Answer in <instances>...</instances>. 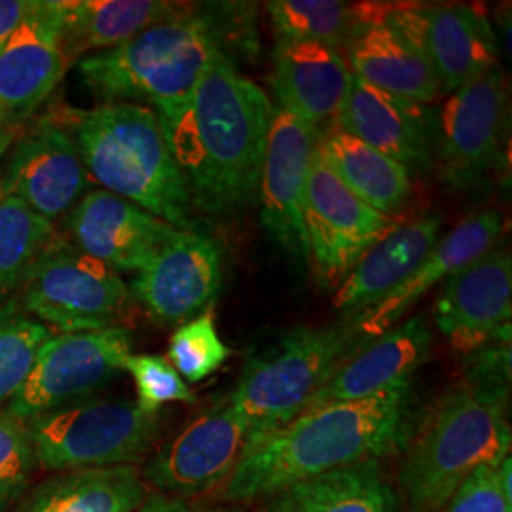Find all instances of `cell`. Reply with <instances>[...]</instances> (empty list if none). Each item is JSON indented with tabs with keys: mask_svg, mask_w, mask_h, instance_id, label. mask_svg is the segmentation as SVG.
Masks as SVG:
<instances>
[{
	"mask_svg": "<svg viewBox=\"0 0 512 512\" xmlns=\"http://www.w3.org/2000/svg\"><path fill=\"white\" fill-rule=\"evenodd\" d=\"M154 112L192 207L228 217L255 202L274 107L230 54L217 55L181 103Z\"/></svg>",
	"mask_w": 512,
	"mask_h": 512,
	"instance_id": "1",
	"label": "cell"
},
{
	"mask_svg": "<svg viewBox=\"0 0 512 512\" xmlns=\"http://www.w3.org/2000/svg\"><path fill=\"white\" fill-rule=\"evenodd\" d=\"M412 382L361 401L304 410L247 450L226 480L224 497L247 503L366 461L403 446L410 429Z\"/></svg>",
	"mask_w": 512,
	"mask_h": 512,
	"instance_id": "2",
	"label": "cell"
},
{
	"mask_svg": "<svg viewBox=\"0 0 512 512\" xmlns=\"http://www.w3.org/2000/svg\"><path fill=\"white\" fill-rule=\"evenodd\" d=\"M73 114L71 135L88 175L177 230H192L183 171L154 110L120 101Z\"/></svg>",
	"mask_w": 512,
	"mask_h": 512,
	"instance_id": "3",
	"label": "cell"
},
{
	"mask_svg": "<svg viewBox=\"0 0 512 512\" xmlns=\"http://www.w3.org/2000/svg\"><path fill=\"white\" fill-rule=\"evenodd\" d=\"M220 6H192L129 38L116 48L78 63L84 84L109 103L147 99L156 109L181 103L196 88L207 65L226 54L232 19Z\"/></svg>",
	"mask_w": 512,
	"mask_h": 512,
	"instance_id": "4",
	"label": "cell"
},
{
	"mask_svg": "<svg viewBox=\"0 0 512 512\" xmlns=\"http://www.w3.org/2000/svg\"><path fill=\"white\" fill-rule=\"evenodd\" d=\"M507 399L461 384L431 410L404 461L403 488L414 512H435L484 465L511 454Z\"/></svg>",
	"mask_w": 512,
	"mask_h": 512,
	"instance_id": "5",
	"label": "cell"
},
{
	"mask_svg": "<svg viewBox=\"0 0 512 512\" xmlns=\"http://www.w3.org/2000/svg\"><path fill=\"white\" fill-rule=\"evenodd\" d=\"M370 340L349 319L291 330L253 355L230 395L247 427L245 452L300 416L334 372Z\"/></svg>",
	"mask_w": 512,
	"mask_h": 512,
	"instance_id": "6",
	"label": "cell"
},
{
	"mask_svg": "<svg viewBox=\"0 0 512 512\" xmlns=\"http://www.w3.org/2000/svg\"><path fill=\"white\" fill-rule=\"evenodd\" d=\"M23 423L37 467L67 473L141 461L160 431V412L126 399H84Z\"/></svg>",
	"mask_w": 512,
	"mask_h": 512,
	"instance_id": "7",
	"label": "cell"
},
{
	"mask_svg": "<svg viewBox=\"0 0 512 512\" xmlns=\"http://www.w3.org/2000/svg\"><path fill=\"white\" fill-rule=\"evenodd\" d=\"M19 293L23 310L63 334L114 327L131 298L120 275L59 238L35 262Z\"/></svg>",
	"mask_w": 512,
	"mask_h": 512,
	"instance_id": "8",
	"label": "cell"
},
{
	"mask_svg": "<svg viewBox=\"0 0 512 512\" xmlns=\"http://www.w3.org/2000/svg\"><path fill=\"white\" fill-rule=\"evenodd\" d=\"M131 342L129 330L122 327L52 336L38 351L25 384L6 404L4 414L27 421L92 399L124 370Z\"/></svg>",
	"mask_w": 512,
	"mask_h": 512,
	"instance_id": "9",
	"label": "cell"
},
{
	"mask_svg": "<svg viewBox=\"0 0 512 512\" xmlns=\"http://www.w3.org/2000/svg\"><path fill=\"white\" fill-rule=\"evenodd\" d=\"M304 217L310 264L325 287L340 285L361 256L393 228V217L361 202L332 173L317 145L311 156Z\"/></svg>",
	"mask_w": 512,
	"mask_h": 512,
	"instance_id": "10",
	"label": "cell"
},
{
	"mask_svg": "<svg viewBox=\"0 0 512 512\" xmlns=\"http://www.w3.org/2000/svg\"><path fill=\"white\" fill-rule=\"evenodd\" d=\"M507 103L501 67L450 93L437 114L435 133L442 183L463 190L494 169L505 137Z\"/></svg>",
	"mask_w": 512,
	"mask_h": 512,
	"instance_id": "11",
	"label": "cell"
},
{
	"mask_svg": "<svg viewBox=\"0 0 512 512\" xmlns=\"http://www.w3.org/2000/svg\"><path fill=\"white\" fill-rule=\"evenodd\" d=\"M385 21L429 59L440 92L454 93L497 69V38L478 10L465 4H387Z\"/></svg>",
	"mask_w": 512,
	"mask_h": 512,
	"instance_id": "12",
	"label": "cell"
},
{
	"mask_svg": "<svg viewBox=\"0 0 512 512\" xmlns=\"http://www.w3.org/2000/svg\"><path fill=\"white\" fill-rule=\"evenodd\" d=\"M224 281L219 243L196 230H179L135 275L129 293L164 325H183L217 302Z\"/></svg>",
	"mask_w": 512,
	"mask_h": 512,
	"instance_id": "13",
	"label": "cell"
},
{
	"mask_svg": "<svg viewBox=\"0 0 512 512\" xmlns=\"http://www.w3.org/2000/svg\"><path fill=\"white\" fill-rule=\"evenodd\" d=\"M317 133L293 114L274 109L258 184L260 222L266 234L298 264H310L306 184Z\"/></svg>",
	"mask_w": 512,
	"mask_h": 512,
	"instance_id": "14",
	"label": "cell"
},
{
	"mask_svg": "<svg viewBox=\"0 0 512 512\" xmlns=\"http://www.w3.org/2000/svg\"><path fill=\"white\" fill-rule=\"evenodd\" d=\"M247 427L232 399L209 406L148 461L145 478L167 494H202L228 480L245 452Z\"/></svg>",
	"mask_w": 512,
	"mask_h": 512,
	"instance_id": "15",
	"label": "cell"
},
{
	"mask_svg": "<svg viewBox=\"0 0 512 512\" xmlns=\"http://www.w3.org/2000/svg\"><path fill=\"white\" fill-rule=\"evenodd\" d=\"M88 171L69 129L52 118L38 120L19 137L0 179L2 196H14L54 222L86 196Z\"/></svg>",
	"mask_w": 512,
	"mask_h": 512,
	"instance_id": "16",
	"label": "cell"
},
{
	"mask_svg": "<svg viewBox=\"0 0 512 512\" xmlns=\"http://www.w3.org/2000/svg\"><path fill=\"white\" fill-rule=\"evenodd\" d=\"M511 317L512 260L505 249H490L452 275L433 308L440 332L463 355L511 338Z\"/></svg>",
	"mask_w": 512,
	"mask_h": 512,
	"instance_id": "17",
	"label": "cell"
},
{
	"mask_svg": "<svg viewBox=\"0 0 512 512\" xmlns=\"http://www.w3.org/2000/svg\"><path fill=\"white\" fill-rule=\"evenodd\" d=\"M61 48V2L38 0L31 16L0 44V118L25 122L50 97L69 69Z\"/></svg>",
	"mask_w": 512,
	"mask_h": 512,
	"instance_id": "18",
	"label": "cell"
},
{
	"mask_svg": "<svg viewBox=\"0 0 512 512\" xmlns=\"http://www.w3.org/2000/svg\"><path fill=\"white\" fill-rule=\"evenodd\" d=\"M76 249L118 272H141L177 228L107 190L86 192L67 215Z\"/></svg>",
	"mask_w": 512,
	"mask_h": 512,
	"instance_id": "19",
	"label": "cell"
},
{
	"mask_svg": "<svg viewBox=\"0 0 512 512\" xmlns=\"http://www.w3.org/2000/svg\"><path fill=\"white\" fill-rule=\"evenodd\" d=\"M336 128L344 129L410 173L435 160L437 114L416 101L382 92L353 74Z\"/></svg>",
	"mask_w": 512,
	"mask_h": 512,
	"instance_id": "20",
	"label": "cell"
},
{
	"mask_svg": "<svg viewBox=\"0 0 512 512\" xmlns=\"http://www.w3.org/2000/svg\"><path fill=\"white\" fill-rule=\"evenodd\" d=\"M353 73L340 48L315 40L277 38L270 84L279 109L317 135L336 126Z\"/></svg>",
	"mask_w": 512,
	"mask_h": 512,
	"instance_id": "21",
	"label": "cell"
},
{
	"mask_svg": "<svg viewBox=\"0 0 512 512\" xmlns=\"http://www.w3.org/2000/svg\"><path fill=\"white\" fill-rule=\"evenodd\" d=\"M433 348V334L423 315L410 317L403 325L370 340L340 366L304 410L323 404L361 401L395 385L414 380L427 363Z\"/></svg>",
	"mask_w": 512,
	"mask_h": 512,
	"instance_id": "22",
	"label": "cell"
},
{
	"mask_svg": "<svg viewBox=\"0 0 512 512\" xmlns=\"http://www.w3.org/2000/svg\"><path fill=\"white\" fill-rule=\"evenodd\" d=\"M501 230L503 219L497 211H482L461 220L454 230L437 241L418 270L401 287L387 294L374 308L353 317L355 325L372 340L384 334L420 302L423 294L494 249Z\"/></svg>",
	"mask_w": 512,
	"mask_h": 512,
	"instance_id": "23",
	"label": "cell"
},
{
	"mask_svg": "<svg viewBox=\"0 0 512 512\" xmlns=\"http://www.w3.org/2000/svg\"><path fill=\"white\" fill-rule=\"evenodd\" d=\"M440 215L391 228L353 266L334 294V308L353 319L380 304L418 270L442 236Z\"/></svg>",
	"mask_w": 512,
	"mask_h": 512,
	"instance_id": "24",
	"label": "cell"
},
{
	"mask_svg": "<svg viewBox=\"0 0 512 512\" xmlns=\"http://www.w3.org/2000/svg\"><path fill=\"white\" fill-rule=\"evenodd\" d=\"M384 14L361 25L340 46L349 71L382 92L416 101L433 103L440 84L429 59L420 48L391 27Z\"/></svg>",
	"mask_w": 512,
	"mask_h": 512,
	"instance_id": "25",
	"label": "cell"
},
{
	"mask_svg": "<svg viewBox=\"0 0 512 512\" xmlns=\"http://www.w3.org/2000/svg\"><path fill=\"white\" fill-rule=\"evenodd\" d=\"M190 8L165 0H76L61 2V48L73 63L90 52H105L148 27Z\"/></svg>",
	"mask_w": 512,
	"mask_h": 512,
	"instance_id": "26",
	"label": "cell"
},
{
	"mask_svg": "<svg viewBox=\"0 0 512 512\" xmlns=\"http://www.w3.org/2000/svg\"><path fill=\"white\" fill-rule=\"evenodd\" d=\"M315 145L332 173L372 209L393 217L408 202L412 173L365 141L332 126L317 137Z\"/></svg>",
	"mask_w": 512,
	"mask_h": 512,
	"instance_id": "27",
	"label": "cell"
},
{
	"mask_svg": "<svg viewBox=\"0 0 512 512\" xmlns=\"http://www.w3.org/2000/svg\"><path fill=\"white\" fill-rule=\"evenodd\" d=\"M147 486L135 467L67 471L40 484L16 512H135Z\"/></svg>",
	"mask_w": 512,
	"mask_h": 512,
	"instance_id": "28",
	"label": "cell"
},
{
	"mask_svg": "<svg viewBox=\"0 0 512 512\" xmlns=\"http://www.w3.org/2000/svg\"><path fill=\"white\" fill-rule=\"evenodd\" d=\"M395 494L378 461L296 482L272 495L266 512H395Z\"/></svg>",
	"mask_w": 512,
	"mask_h": 512,
	"instance_id": "29",
	"label": "cell"
},
{
	"mask_svg": "<svg viewBox=\"0 0 512 512\" xmlns=\"http://www.w3.org/2000/svg\"><path fill=\"white\" fill-rule=\"evenodd\" d=\"M266 12L277 38L315 40L340 48L344 40L368 23L366 2L336 0H272Z\"/></svg>",
	"mask_w": 512,
	"mask_h": 512,
	"instance_id": "30",
	"label": "cell"
},
{
	"mask_svg": "<svg viewBox=\"0 0 512 512\" xmlns=\"http://www.w3.org/2000/svg\"><path fill=\"white\" fill-rule=\"evenodd\" d=\"M55 239L54 222L14 198L0 200V298L19 291L38 258Z\"/></svg>",
	"mask_w": 512,
	"mask_h": 512,
	"instance_id": "31",
	"label": "cell"
},
{
	"mask_svg": "<svg viewBox=\"0 0 512 512\" xmlns=\"http://www.w3.org/2000/svg\"><path fill=\"white\" fill-rule=\"evenodd\" d=\"M52 336L50 327L19 311L14 302L0 310V404L10 403L25 384L38 351Z\"/></svg>",
	"mask_w": 512,
	"mask_h": 512,
	"instance_id": "32",
	"label": "cell"
},
{
	"mask_svg": "<svg viewBox=\"0 0 512 512\" xmlns=\"http://www.w3.org/2000/svg\"><path fill=\"white\" fill-rule=\"evenodd\" d=\"M230 353L232 351L220 338L213 313L205 311L173 332L167 361L181 378L198 384L213 376L230 359Z\"/></svg>",
	"mask_w": 512,
	"mask_h": 512,
	"instance_id": "33",
	"label": "cell"
},
{
	"mask_svg": "<svg viewBox=\"0 0 512 512\" xmlns=\"http://www.w3.org/2000/svg\"><path fill=\"white\" fill-rule=\"evenodd\" d=\"M124 370L133 378L137 404L147 412H160L169 403H196L194 391L162 355H129Z\"/></svg>",
	"mask_w": 512,
	"mask_h": 512,
	"instance_id": "34",
	"label": "cell"
},
{
	"mask_svg": "<svg viewBox=\"0 0 512 512\" xmlns=\"http://www.w3.org/2000/svg\"><path fill=\"white\" fill-rule=\"evenodd\" d=\"M37 469L23 421L0 412V511L23 494Z\"/></svg>",
	"mask_w": 512,
	"mask_h": 512,
	"instance_id": "35",
	"label": "cell"
},
{
	"mask_svg": "<svg viewBox=\"0 0 512 512\" xmlns=\"http://www.w3.org/2000/svg\"><path fill=\"white\" fill-rule=\"evenodd\" d=\"M476 391L507 399L511 384V338L492 340L467 353L465 382Z\"/></svg>",
	"mask_w": 512,
	"mask_h": 512,
	"instance_id": "36",
	"label": "cell"
},
{
	"mask_svg": "<svg viewBox=\"0 0 512 512\" xmlns=\"http://www.w3.org/2000/svg\"><path fill=\"white\" fill-rule=\"evenodd\" d=\"M444 507V512H512V503L499 486L497 465L476 469Z\"/></svg>",
	"mask_w": 512,
	"mask_h": 512,
	"instance_id": "37",
	"label": "cell"
},
{
	"mask_svg": "<svg viewBox=\"0 0 512 512\" xmlns=\"http://www.w3.org/2000/svg\"><path fill=\"white\" fill-rule=\"evenodd\" d=\"M38 0H0V44L12 37L19 25L31 16Z\"/></svg>",
	"mask_w": 512,
	"mask_h": 512,
	"instance_id": "38",
	"label": "cell"
},
{
	"mask_svg": "<svg viewBox=\"0 0 512 512\" xmlns=\"http://www.w3.org/2000/svg\"><path fill=\"white\" fill-rule=\"evenodd\" d=\"M135 512H209L186 503L181 497H165V495H154L147 501L141 503V507Z\"/></svg>",
	"mask_w": 512,
	"mask_h": 512,
	"instance_id": "39",
	"label": "cell"
},
{
	"mask_svg": "<svg viewBox=\"0 0 512 512\" xmlns=\"http://www.w3.org/2000/svg\"><path fill=\"white\" fill-rule=\"evenodd\" d=\"M8 139H14V129L8 128L2 118H0V143L2 141H8Z\"/></svg>",
	"mask_w": 512,
	"mask_h": 512,
	"instance_id": "40",
	"label": "cell"
},
{
	"mask_svg": "<svg viewBox=\"0 0 512 512\" xmlns=\"http://www.w3.org/2000/svg\"><path fill=\"white\" fill-rule=\"evenodd\" d=\"M12 143H14V139H8V141H2V143H0V156H2V154H4L8 148H10Z\"/></svg>",
	"mask_w": 512,
	"mask_h": 512,
	"instance_id": "41",
	"label": "cell"
},
{
	"mask_svg": "<svg viewBox=\"0 0 512 512\" xmlns=\"http://www.w3.org/2000/svg\"><path fill=\"white\" fill-rule=\"evenodd\" d=\"M0 200H2V192H0Z\"/></svg>",
	"mask_w": 512,
	"mask_h": 512,
	"instance_id": "42",
	"label": "cell"
}]
</instances>
